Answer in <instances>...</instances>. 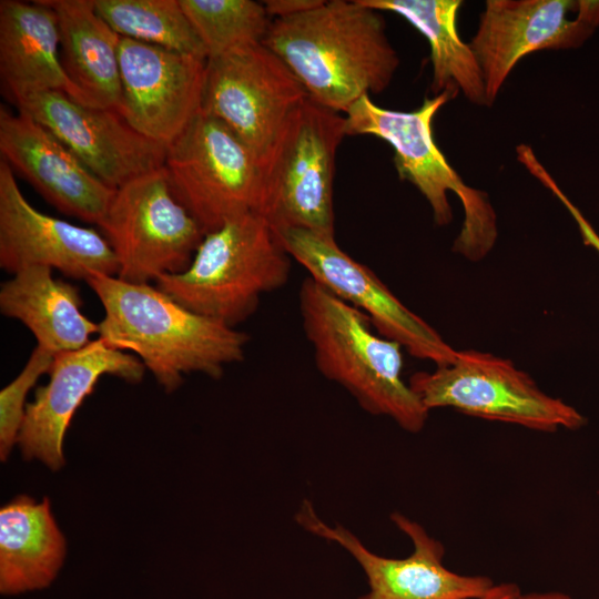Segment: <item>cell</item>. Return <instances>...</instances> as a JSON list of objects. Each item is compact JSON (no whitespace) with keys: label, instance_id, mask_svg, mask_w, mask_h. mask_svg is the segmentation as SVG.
<instances>
[{"label":"cell","instance_id":"obj_13","mask_svg":"<svg viewBox=\"0 0 599 599\" xmlns=\"http://www.w3.org/2000/svg\"><path fill=\"white\" fill-rule=\"evenodd\" d=\"M599 26V0H487L469 45L491 105L520 59L580 47Z\"/></svg>","mask_w":599,"mask_h":599},{"label":"cell","instance_id":"obj_23","mask_svg":"<svg viewBox=\"0 0 599 599\" xmlns=\"http://www.w3.org/2000/svg\"><path fill=\"white\" fill-rule=\"evenodd\" d=\"M378 11L405 18L429 42L435 95L460 91L467 100L487 105L483 71L469 44L457 31L460 0H361Z\"/></svg>","mask_w":599,"mask_h":599},{"label":"cell","instance_id":"obj_9","mask_svg":"<svg viewBox=\"0 0 599 599\" xmlns=\"http://www.w3.org/2000/svg\"><path fill=\"white\" fill-rule=\"evenodd\" d=\"M99 226L116 257V276L135 284L185 271L205 235L164 166L116 189Z\"/></svg>","mask_w":599,"mask_h":599},{"label":"cell","instance_id":"obj_6","mask_svg":"<svg viewBox=\"0 0 599 599\" xmlns=\"http://www.w3.org/2000/svg\"><path fill=\"white\" fill-rule=\"evenodd\" d=\"M345 135V116L309 97L287 116L261 162V214L274 229L335 236V159Z\"/></svg>","mask_w":599,"mask_h":599},{"label":"cell","instance_id":"obj_17","mask_svg":"<svg viewBox=\"0 0 599 599\" xmlns=\"http://www.w3.org/2000/svg\"><path fill=\"white\" fill-rule=\"evenodd\" d=\"M145 372L133 354L110 347L100 337L82 348L54 355L49 380L27 404L18 437L24 460L37 459L57 471L65 463L63 440L72 417L103 375L139 383Z\"/></svg>","mask_w":599,"mask_h":599},{"label":"cell","instance_id":"obj_28","mask_svg":"<svg viewBox=\"0 0 599 599\" xmlns=\"http://www.w3.org/2000/svg\"><path fill=\"white\" fill-rule=\"evenodd\" d=\"M478 599H573L569 593L559 590L522 592L516 583L502 582L493 585Z\"/></svg>","mask_w":599,"mask_h":599},{"label":"cell","instance_id":"obj_12","mask_svg":"<svg viewBox=\"0 0 599 599\" xmlns=\"http://www.w3.org/2000/svg\"><path fill=\"white\" fill-rule=\"evenodd\" d=\"M295 520L309 534L337 544L359 565L368 590L357 599H478L494 585L488 576L448 569L444 545L399 511L393 512L390 520L413 546L404 558L373 552L349 529L324 521L308 500L301 504Z\"/></svg>","mask_w":599,"mask_h":599},{"label":"cell","instance_id":"obj_22","mask_svg":"<svg viewBox=\"0 0 599 599\" xmlns=\"http://www.w3.org/2000/svg\"><path fill=\"white\" fill-rule=\"evenodd\" d=\"M67 555V540L50 499L19 495L0 509V592L13 596L47 588Z\"/></svg>","mask_w":599,"mask_h":599},{"label":"cell","instance_id":"obj_24","mask_svg":"<svg viewBox=\"0 0 599 599\" xmlns=\"http://www.w3.org/2000/svg\"><path fill=\"white\" fill-rule=\"evenodd\" d=\"M93 4L120 37L207 60L180 0H93Z\"/></svg>","mask_w":599,"mask_h":599},{"label":"cell","instance_id":"obj_15","mask_svg":"<svg viewBox=\"0 0 599 599\" xmlns=\"http://www.w3.org/2000/svg\"><path fill=\"white\" fill-rule=\"evenodd\" d=\"M119 113L165 146L201 112L207 60L120 37Z\"/></svg>","mask_w":599,"mask_h":599},{"label":"cell","instance_id":"obj_5","mask_svg":"<svg viewBox=\"0 0 599 599\" xmlns=\"http://www.w3.org/2000/svg\"><path fill=\"white\" fill-rule=\"evenodd\" d=\"M455 97L444 91L425 98L416 110L395 111L380 108L369 95H364L345 113L346 134L374 135L389 143L400 180L410 182L424 195L439 226L453 220L447 193L454 192L463 204L465 217L453 251L476 262L496 243L497 216L488 194L467 185L435 142V115Z\"/></svg>","mask_w":599,"mask_h":599},{"label":"cell","instance_id":"obj_21","mask_svg":"<svg viewBox=\"0 0 599 599\" xmlns=\"http://www.w3.org/2000/svg\"><path fill=\"white\" fill-rule=\"evenodd\" d=\"M82 298L72 283L55 278L52 268L26 267L1 284V313L21 322L41 346L54 355L88 345L99 324L81 311Z\"/></svg>","mask_w":599,"mask_h":599},{"label":"cell","instance_id":"obj_29","mask_svg":"<svg viewBox=\"0 0 599 599\" xmlns=\"http://www.w3.org/2000/svg\"><path fill=\"white\" fill-rule=\"evenodd\" d=\"M323 2V0H268L263 4L270 18L276 19L306 12Z\"/></svg>","mask_w":599,"mask_h":599},{"label":"cell","instance_id":"obj_25","mask_svg":"<svg viewBox=\"0 0 599 599\" xmlns=\"http://www.w3.org/2000/svg\"><path fill=\"white\" fill-rule=\"evenodd\" d=\"M207 59L262 43L272 19L252 0H180Z\"/></svg>","mask_w":599,"mask_h":599},{"label":"cell","instance_id":"obj_18","mask_svg":"<svg viewBox=\"0 0 599 599\" xmlns=\"http://www.w3.org/2000/svg\"><path fill=\"white\" fill-rule=\"evenodd\" d=\"M0 152L61 213L98 226L115 192L51 131L22 111L0 108Z\"/></svg>","mask_w":599,"mask_h":599},{"label":"cell","instance_id":"obj_16","mask_svg":"<svg viewBox=\"0 0 599 599\" xmlns=\"http://www.w3.org/2000/svg\"><path fill=\"white\" fill-rule=\"evenodd\" d=\"M33 265L55 268L88 281L118 275V261L106 238L34 209L22 194L9 164L0 161V266L11 273Z\"/></svg>","mask_w":599,"mask_h":599},{"label":"cell","instance_id":"obj_14","mask_svg":"<svg viewBox=\"0 0 599 599\" xmlns=\"http://www.w3.org/2000/svg\"><path fill=\"white\" fill-rule=\"evenodd\" d=\"M13 104L114 190L164 165L166 146L139 133L115 110L87 106L62 91L33 93Z\"/></svg>","mask_w":599,"mask_h":599},{"label":"cell","instance_id":"obj_8","mask_svg":"<svg viewBox=\"0 0 599 599\" xmlns=\"http://www.w3.org/2000/svg\"><path fill=\"white\" fill-rule=\"evenodd\" d=\"M163 166L176 199L205 234L241 215L262 213L261 161L212 115L201 111L166 146Z\"/></svg>","mask_w":599,"mask_h":599},{"label":"cell","instance_id":"obj_11","mask_svg":"<svg viewBox=\"0 0 599 599\" xmlns=\"http://www.w3.org/2000/svg\"><path fill=\"white\" fill-rule=\"evenodd\" d=\"M307 91L263 43L207 59L202 112L222 121L262 162Z\"/></svg>","mask_w":599,"mask_h":599},{"label":"cell","instance_id":"obj_2","mask_svg":"<svg viewBox=\"0 0 599 599\" xmlns=\"http://www.w3.org/2000/svg\"><path fill=\"white\" fill-rule=\"evenodd\" d=\"M87 283L104 309L99 337L133 352L167 393L187 374L219 379L226 365L244 359L246 333L186 308L158 286L103 274Z\"/></svg>","mask_w":599,"mask_h":599},{"label":"cell","instance_id":"obj_7","mask_svg":"<svg viewBox=\"0 0 599 599\" xmlns=\"http://www.w3.org/2000/svg\"><path fill=\"white\" fill-rule=\"evenodd\" d=\"M408 384L429 412L449 407L542 433L578 430L587 424L576 407L546 394L511 361L489 353L457 351L450 364L417 372Z\"/></svg>","mask_w":599,"mask_h":599},{"label":"cell","instance_id":"obj_1","mask_svg":"<svg viewBox=\"0 0 599 599\" xmlns=\"http://www.w3.org/2000/svg\"><path fill=\"white\" fill-rule=\"evenodd\" d=\"M317 103L346 113L362 97L390 83L399 58L385 33L382 11L361 0H332L272 19L262 42Z\"/></svg>","mask_w":599,"mask_h":599},{"label":"cell","instance_id":"obj_27","mask_svg":"<svg viewBox=\"0 0 599 599\" xmlns=\"http://www.w3.org/2000/svg\"><path fill=\"white\" fill-rule=\"evenodd\" d=\"M517 160L535 176L545 187H547L568 210L578 225L583 243L593 247L599 253V234L582 215L579 209L561 191L554 177L540 163L529 145L521 144L516 149Z\"/></svg>","mask_w":599,"mask_h":599},{"label":"cell","instance_id":"obj_3","mask_svg":"<svg viewBox=\"0 0 599 599\" xmlns=\"http://www.w3.org/2000/svg\"><path fill=\"white\" fill-rule=\"evenodd\" d=\"M298 309L318 372L345 388L367 413L419 433L429 410L402 377V346L372 331L369 318L307 276Z\"/></svg>","mask_w":599,"mask_h":599},{"label":"cell","instance_id":"obj_4","mask_svg":"<svg viewBox=\"0 0 599 599\" xmlns=\"http://www.w3.org/2000/svg\"><path fill=\"white\" fill-rule=\"evenodd\" d=\"M292 257L266 217L247 213L206 233L189 267L155 286L186 308L235 327L284 286Z\"/></svg>","mask_w":599,"mask_h":599},{"label":"cell","instance_id":"obj_19","mask_svg":"<svg viewBox=\"0 0 599 599\" xmlns=\"http://www.w3.org/2000/svg\"><path fill=\"white\" fill-rule=\"evenodd\" d=\"M0 78L12 103L43 91L78 100L61 63L58 18L44 0L0 1Z\"/></svg>","mask_w":599,"mask_h":599},{"label":"cell","instance_id":"obj_10","mask_svg":"<svg viewBox=\"0 0 599 599\" xmlns=\"http://www.w3.org/2000/svg\"><path fill=\"white\" fill-rule=\"evenodd\" d=\"M274 230L291 257L308 276L363 312L379 335L436 366L455 359L457 351L405 306L370 268L341 250L335 236L300 227Z\"/></svg>","mask_w":599,"mask_h":599},{"label":"cell","instance_id":"obj_26","mask_svg":"<svg viewBox=\"0 0 599 599\" xmlns=\"http://www.w3.org/2000/svg\"><path fill=\"white\" fill-rule=\"evenodd\" d=\"M54 354L35 346L21 372L0 392V459L6 461L16 444L26 414V399L38 379L48 374Z\"/></svg>","mask_w":599,"mask_h":599},{"label":"cell","instance_id":"obj_20","mask_svg":"<svg viewBox=\"0 0 599 599\" xmlns=\"http://www.w3.org/2000/svg\"><path fill=\"white\" fill-rule=\"evenodd\" d=\"M58 18L60 58L77 102L120 111V35L97 13L93 0H44Z\"/></svg>","mask_w":599,"mask_h":599}]
</instances>
